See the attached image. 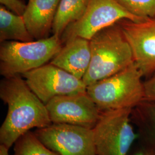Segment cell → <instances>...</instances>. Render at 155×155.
<instances>
[{
	"instance_id": "obj_9",
	"label": "cell",
	"mask_w": 155,
	"mask_h": 155,
	"mask_svg": "<svg viewBox=\"0 0 155 155\" xmlns=\"http://www.w3.org/2000/svg\"><path fill=\"white\" fill-rule=\"evenodd\" d=\"M52 124H63L93 129L101 110L87 91L57 96L45 105Z\"/></svg>"
},
{
	"instance_id": "obj_16",
	"label": "cell",
	"mask_w": 155,
	"mask_h": 155,
	"mask_svg": "<svg viewBox=\"0 0 155 155\" xmlns=\"http://www.w3.org/2000/svg\"><path fill=\"white\" fill-rule=\"evenodd\" d=\"M14 145L13 155H59L45 146L31 131L23 134Z\"/></svg>"
},
{
	"instance_id": "obj_13",
	"label": "cell",
	"mask_w": 155,
	"mask_h": 155,
	"mask_svg": "<svg viewBox=\"0 0 155 155\" xmlns=\"http://www.w3.org/2000/svg\"><path fill=\"white\" fill-rule=\"evenodd\" d=\"M130 120L137 128L140 142L155 150V102L144 101L133 109Z\"/></svg>"
},
{
	"instance_id": "obj_19",
	"label": "cell",
	"mask_w": 155,
	"mask_h": 155,
	"mask_svg": "<svg viewBox=\"0 0 155 155\" xmlns=\"http://www.w3.org/2000/svg\"><path fill=\"white\" fill-rule=\"evenodd\" d=\"M145 100L155 102V72L144 82Z\"/></svg>"
},
{
	"instance_id": "obj_1",
	"label": "cell",
	"mask_w": 155,
	"mask_h": 155,
	"mask_svg": "<svg viewBox=\"0 0 155 155\" xmlns=\"http://www.w3.org/2000/svg\"><path fill=\"white\" fill-rule=\"evenodd\" d=\"M0 98L8 105L5 119L0 127V143L8 149L31 129L52 124L46 105L28 87L21 75L1 80Z\"/></svg>"
},
{
	"instance_id": "obj_17",
	"label": "cell",
	"mask_w": 155,
	"mask_h": 155,
	"mask_svg": "<svg viewBox=\"0 0 155 155\" xmlns=\"http://www.w3.org/2000/svg\"><path fill=\"white\" fill-rule=\"evenodd\" d=\"M123 6L136 16L155 18V0H120Z\"/></svg>"
},
{
	"instance_id": "obj_20",
	"label": "cell",
	"mask_w": 155,
	"mask_h": 155,
	"mask_svg": "<svg viewBox=\"0 0 155 155\" xmlns=\"http://www.w3.org/2000/svg\"><path fill=\"white\" fill-rule=\"evenodd\" d=\"M130 155H155V150L140 142Z\"/></svg>"
},
{
	"instance_id": "obj_12",
	"label": "cell",
	"mask_w": 155,
	"mask_h": 155,
	"mask_svg": "<svg viewBox=\"0 0 155 155\" xmlns=\"http://www.w3.org/2000/svg\"><path fill=\"white\" fill-rule=\"evenodd\" d=\"M61 0H28L24 21L35 40L48 38Z\"/></svg>"
},
{
	"instance_id": "obj_10",
	"label": "cell",
	"mask_w": 155,
	"mask_h": 155,
	"mask_svg": "<svg viewBox=\"0 0 155 155\" xmlns=\"http://www.w3.org/2000/svg\"><path fill=\"white\" fill-rule=\"evenodd\" d=\"M118 23L131 47L134 63L144 77H150L155 72V18Z\"/></svg>"
},
{
	"instance_id": "obj_11",
	"label": "cell",
	"mask_w": 155,
	"mask_h": 155,
	"mask_svg": "<svg viewBox=\"0 0 155 155\" xmlns=\"http://www.w3.org/2000/svg\"><path fill=\"white\" fill-rule=\"evenodd\" d=\"M91 58L90 40L77 37L66 41L50 63L82 79L89 69Z\"/></svg>"
},
{
	"instance_id": "obj_3",
	"label": "cell",
	"mask_w": 155,
	"mask_h": 155,
	"mask_svg": "<svg viewBox=\"0 0 155 155\" xmlns=\"http://www.w3.org/2000/svg\"><path fill=\"white\" fill-rule=\"evenodd\" d=\"M143 75L134 63L110 77L87 86L100 110L132 109L145 100Z\"/></svg>"
},
{
	"instance_id": "obj_21",
	"label": "cell",
	"mask_w": 155,
	"mask_h": 155,
	"mask_svg": "<svg viewBox=\"0 0 155 155\" xmlns=\"http://www.w3.org/2000/svg\"><path fill=\"white\" fill-rule=\"evenodd\" d=\"M9 150L4 145H0V155H11L9 153Z\"/></svg>"
},
{
	"instance_id": "obj_15",
	"label": "cell",
	"mask_w": 155,
	"mask_h": 155,
	"mask_svg": "<svg viewBox=\"0 0 155 155\" xmlns=\"http://www.w3.org/2000/svg\"><path fill=\"white\" fill-rule=\"evenodd\" d=\"M90 0H61L54 21L52 32L61 38L67 27L83 16Z\"/></svg>"
},
{
	"instance_id": "obj_7",
	"label": "cell",
	"mask_w": 155,
	"mask_h": 155,
	"mask_svg": "<svg viewBox=\"0 0 155 155\" xmlns=\"http://www.w3.org/2000/svg\"><path fill=\"white\" fill-rule=\"evenodd\" d=\"M21 76L45 105L57 96L87 91L82 79L51 63L24 73Z\"/></svg>"
},
{
	"instance_id": "obj_5",
	"label": "cell",
	"mask_w": 155,
	"mask_h": 155,
	"mask_svg": "<svg viewBox=\"0 0 155 155\" xmlns=\"http://www.w3.org/2000/svg\"><path fill=\"white\" fill-rule=\"evenodd\" d=\"M132 109L101 111L92 130L97 155H127L139 138L130 123Z\"/></svg>"
},
{
	"instance_id": "obj_6",
	"label": "cell",
	"mask_w": 155,
	"mask_h": 155,
	"mask_svg": "<svg viewBox=\"0 0 155 155\" xmlns=\"http://www.w3.org/2000/svg\"><path fill=\"white\" fill-rule=\"evenodd\" d=\"M147 18L133 15L120 0H90L83 16L69 25L61 39L63 45L68 40L77 37L90 40L101 30L122 20L139 22Z\"/></svg>"
},
{
	"instance_id": "obj_18",
	"label": "cell",
	"mask_w": 155,
	"mask_h": 155,
	"mask_svg": "<svg viewBox=\"0 0 155 155\" xmlns=\"http://www.w3.org/2000/svg\"><path fill=\"white\" fill-rule=\"evenodd\" d=\"M0 3L18 15L22 16L27 4L22 0H0Z\"/></svg>"
},
{
	"instance_id": "obj_8",
	"label": "cell",
	"mask_w": 155,
	"mask_h": 155,
	"mask_svg": "<svg viewBox=\"0 0 155 155\" xmlns=\"http://www.w3.org/2000/svg\"><path fill=\"white\" fill-rule=\"evenodd\" d=\"M34 133L48 149L59 155H97L92 129L52 124Z\"/></svg>"
},
{
	"instance_id": "obj_14",
	"label": "cell",
	"mask_w": 155,
	"mask_h": 155,
	"mask_svg": "<svg viewBox=\"0 0 155 155\" xmlns=\"http://www.w3.org/2000/svg\"><path fill=\"white\" fill-rule=\"evenodd\" d=\"M34 39L30 34L22 16L0 6V41L29 42Z\"/></svg>"
},
{
	"instance_id": "obj_2",
	"label": "cell",
	"mask_w": 155,
	"mask_h": 155,
	"mask_svg": "<svg viewBox=\"0 0 155 155\" xmlns=\"http://www.w3.org/2000/svg\"><path fill=\"white\" fill-rule=\"evenodd\" d=\"M90 45V64L82 78L86 86L110 77L134 63L131 47L118 22L95 33Z\"/></svg>"
},
{
	"instance_id": "obj_4",
	"label": "cell",
	"mask_w": 155,
	"mask_h": 155,
	"mask_svg": "<svg viewBox=\"0 0 155 155\" xmlns=\"http://www.w3.org/2000/svg\"><path fill=\"white\" fill-rule=\"evenodd\" d=\"M0 46V74L4 78L21 75L47 64L61 50V38L53 35L29 42L6 41Z\"/></svg>"
}]
</instances>
